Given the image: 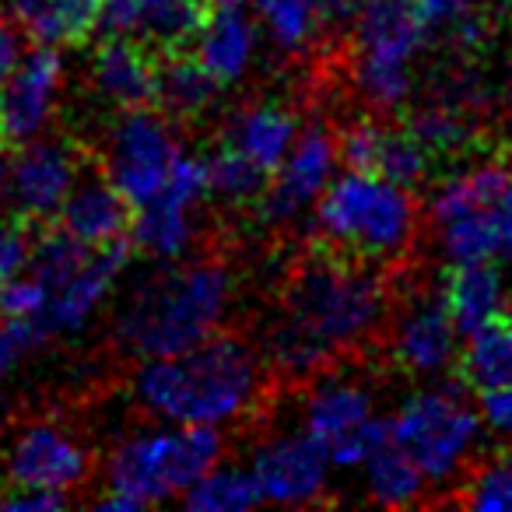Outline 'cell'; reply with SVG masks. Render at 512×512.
<instances>
[{
	"instance_id": "cb8c5ba5",
	"label": "cell",
	"mask_w": 512,
	"mask_h": 512,
	"mask_svg": "<svg viewBox=\"0 0 512 512\" xmlns=\"http://www.w3.org/2000/svg\"><path fill=\"white\" fill-rule=\"evenodd\" d=\"M299 116L281 102H253L228 120L225 144L256 162L264 172H274L299 137Z\"/></svg>"
},
{
	"instance_id": "9c48e42d",
	"label": "cell",
	"mask_w": 512,
	"mask_h": 512,
	"mask_svg": "<svg viewBox=\"0 0 512 512\" xmlns=\"http://www.w3.org/2000/svg\"><path fill=\"white\" fill-rule=\"evenodd\" d=\"M179 158H183V141L176 123L151 106L123 109L120 120L109 127L106 179L127 197L130 207L158 197Z\"/></svg>"
},
{
	"instance_id": "8992f818",
	"label": "cell",
	"mask_w": 512,
	"mask_h": 512,
	"mask_svg": "<svg viewBox=\"0 0 512 512\" xmlns=\"http://www.w3.org/2000/svg\"><path fill=\"white\" fill-rule=\"evenodd\" d=\"M355 29L351 78L362 102L376 113H400L418 88V60L432 46L418 0H362Z\"/></svg>"
},
{
	"instance_id": "5b68a950",
	"label": "cell",
	"mask_w": 512,
	"mask_h": 512,
	"mask_svg": "<svg viewBox=\"0 0 512 512\" xmlns=\"http://www.w3.org/2000/svg\"><path fill=\"white\" fill-rule=\"evenodd\" d=\"M221 428L169 425L144 428L113 446L106 460V491L123 495L137 512L183 498L214 463H221Z\"/></svg>"
},
{
	"instance_id": "484cf974",
	"label": "cell",
	"mask_w": 512,
	"mask_h": 512,
	"mask_svg": "<svg viewBox=\"0 0 512 512\" xmlns=\"http://www.w3.org/2000/svg\"><path fill=\"white\" fill-rule=\"evenodd\" d=\"M362 484L369 502L383 505V509H407V505H418L428 495V477L421 474V467L397 446V442H386L383 449L369 456L362 463Z\"/></svg>"
},
{
	"instance_id": "1f68e13d",
	"label": "cell",
	"mask_w": 512,
	"mask_h": 512,
	"mask_svg": "<svg viewBox=\"0 0 512 512\" xmlns=\"http://www.w3.org/2000/svg\"><path fill=\"white\" fill-rule=\"evenodd\" d=\"M183 505L190 512H249L264 505V495H260V484L249 467L214 463L183 495Z\"/></svg>"
},
{
	"instance_id": "52a82bcc",
	"label": "cell",
	"mask_w": 512,
	"mask_h": 512,
	"mask_svg": "<svg viewBox=\"0 0 512 512\" xmlns=\"http://www.w3.org/2000/svg\"><path fill=\"white\" fill-rule=\"evenodd\" d=\"M390 435L421 467L432 488L453 484L481 449L484 421L460 386H421L390 414Z\"/></svg>"
},
{
	"instance_id": "74e56055",
	"label": "cell",
	"mask_w": 512,
	"mask_h": 512,
	"mask_svg": "<svg viewBox=\"0 0 512 512\" xmlns=\"http://www.w3.org/2000/svg\"><path fill=\"white\" fill-rule=\"evenodd\" d=\"M46 285L39 278H32L29 271L25 274H15V278H8V285H4V295H0V313L4 316H22V320H36L43 316L46 309ZM43 327V323H39Z\"/></svg>"
},
{
	"instance_id": "f6af8a7d",
	"label": "cell",
	"mask_w": 512,
	"mask_h": 512,
	"mask_svg": "<svg viewBox=\"0 0 512 512\" xmlns=\"http://www.w3.org/2000/svg\"><path fill=\"white\" fill-rule=\"evenodd\" d=\"M4 285H8V274L0 271V295H4Z\"/></svg>"
},
{
	"instance_id": "f35d334b",
	"label": "cell",
	"mask_w": 512,
	"mask_h": 512,
	"mask_svg": "<svg viewBox=\"0 0 512 512\" xmlns=\"http://www.w3.org/2000/svg\"><path fill=\"white\" fill-rule=\"evenodd\" d=\"M477 414L484 421V432L498 435V439H512V386L481 390Z\"/></svg>"
},
{
	"instance_id": "30bf717a",
	"label": "cell",
	"mask_w": 512,
	"mask_h": 512,
	"mask_svg": "<svg viewBox=\"0 0 512 512\" xmlns=\"http://www.w3.org/2000/svg\"><path fill=\"white\" fill-rule=\"evenodd\" d=\"M204 197H211L207 158L183 151L165 190L137 207L130 221V246L141 249L148 260H183L197 239V211Z\"/></svg>"
},
{
	"instance_id": "d6986e66",
	"label": "cell",
	"mask_w": 512,
	"mask_h": 512,
	"mask_svg": "<svg viewBox=\"0 0 512 512\" xmlns=\"http://www.w3.org/2000/svg\"><path fill=\"white\" fill-rule=\"evenodd\" d=\"M260 53V22L242 0H207L204 22L193 36V57L225 85H239Z\"/></svg>"
},
{
	"instance_id": "ba28073f",
	"label": "cell",
	"mask_w": 512,
	"mask_h": 512,
	"mask_svg": "<svg viewBox=\"0 0 512 512\" xmlns=\"http://www.w3.org/2000/svg\"><path fill=\"white\" fill-rule=\"evenodd\" d=\"M302 428L327 449L334 470H358L390 435V418H379L372 390L344 372H327L302 404Z\"/></svg>"
},
{
	"instance_id": "2e32d148",
	"label": "cell",
	"mask_w": 512,
	"mask_h": 512,
	"mask_svg": "<svg viewBox=\"0 0 512 512\" xmlns=\"http://www.w3.org/2000/svg\"><path fill=\"white\" fill-rule=\"evenodd\" d=\"M204 11L207 0H102L99 32L169 57L193 43Z\"/></svg>"
},
{
	"instance_id": "d4e9b609",
	"label": "cell",
	"mask_w": 512,
	"mask_h": 512,
	"mask_svg": "<svg viewBox=\"0 0 512 512\" xmlns=\"http://www.w3.org/2000/svg\"><path fill=\"white\" fill-rule=\"evenodd\" d=\"M11 18L36 46H74L99 29L102 0H8Z\"/></svg>"
},
{
	"instance_id": "e0dca14e",
	"label": "cell",
	"mask_w": 512,
	"mask_h": 512,
	"mask_svg": "<svg viewBox=\"0 0 512 512\" xmlns=\"http://www.w3.org/2000/svg\"><path fill=\"white\" fill-rule=\"evenodd\" d=\"M130 264V242H113V246H95L92 256L71 274L50 288V299L39 316L46 334H78L85 330L95 316L102 313L109 299H113L116 285H120L123 271Z\"/></svg>"
},
{
	"instance_id": "83f0119b",
	"label": "cell",
	"mask_w": 512,
	"mask_h": 512,
	"mask_svg": "<svg viewBox=\"0 0 512 512\" xmlns=\"http://www.w3.org/2000/svg\"><path fill=\"white\" fill-rule=\"evenodd\" d=\"M218 92L221 85L211 78V71L183 50L169 53V60L158 67V102H162L169 116L200 120L204 113H211V106L218 102Z\"/></svg>"
},
{
	"instance_id": "f546056e",
	"label": "cell",
	"mask_w": 512,
	"mask_h": 512,
	"mask_svg": "<svg viewBox=\"0 0 512 512\" xmlns=\"http://www.w3.org/2000/svg\"><path fill=\"white\" fill-rule=\"evenodd\" d=\"M428 36L453 46L460 57H477L488 46V18L481 0H418Z\"/></svg>"
},
{
	"instance_id": "ab89813d",
	"label": "cell",
	"mask_w": 512,
	"mask_h": 512,
	"mask_svg": "<svg viewBox=\"0 0 512 512\" xmlns=\"http://www.w3.org/2000/svg\"><path fill=\"white\" fill-rule=\"evenodd\" d=\"M67 505L64 491L50 488H11L8 495L0 498V509L4 512H57Z\"/></svg>"
},
{
	"instance_id": "7a4b0ae2",
	"label": "cell",
	"mask_w": 512,
	"mask_h": 512,
	"mask_svg": "<svg viewBox=\"0 0 512 512\" xmlns=\"http://www.w3.org/2000/svg\"><path fill=\"white\" fill-rule=\"evenodd\" d=\"M232 306V271L218 260H151L113 306V341L137 362L169 358L218 334Z\"/></svg>"
},
{
	"instance_id": "e575fe53",
	"label": "cell",
	"mask_w": 512,
	"mask_h": 512,
	"mask_svg": "<svg viewBox=\"0 0 512 512\" xmlns=\"http://www.w3.org/2000/svg\"><path fill=\"white\" fill-rule=\"evenodd\" d=\"M207 176H211V197L228 200V204H256V197L264 193L271 172H264L256 162H249L242 151L221 144L207 158Z\"/></svg>"
},
{
	"instance_id": "7c38bea8",
	"label": "cell",
	"mask_w": 512,
	"mask_h": 512,
	"mask_svg": "<svg viewBox=\"0 0 512 512\" xmlns=\"http://www.w3.org/2000/svg\"><path fill=\"white\" fill-rule=\"evenodd\" d=\"M81 179V158L67 141L32 137L8 158L4 204L22 221H50Z\"/></svg>"
},
{
	"instance_id": "ffe728a7",
	"label": "cell",
	"mask_w": 512,
	"mask_h": 512,
	"mask_svg": "<svg viewBox=\"0 0 512 512\" xmlns=\"http://www.w3.org/2000/svg\"><path fill=\"white\" fill-rule=\"evenodd\" d=\"M337 148H341V162L348 169L379 172L407 190H418L435 162L425 151V144L407 127H390V123L376 120H362L351 130H344L337 137Z\"/></svg>"
},
{
	"instance_id": "836d02e7",
	"label": "cell",
	"mask_w": 512,
	"mask_h": 512,
	"mask_svg": "<svg viewBox=\"0 0 512 512\" xmlns=\"http://www.w3.org/2000/svg\"><path fill=\"white\" fill-rule=\"evenodd\" d=\"M477 123H481L477 113H467V109L449 106V102L439 99H428L421 109H414L407 130L425 144L428 155L439 158V155H460V151H467L477 137Z\"/></svg>"
},
{
	"instance_id": "b9f144b4",
	"label": "cell",
	"mask_w": 512,
	"mask_h": 512,
	"mask_svg": "<svg viewBox=\"0 0 512 512\" xmlns=\"http://www.w3.org/2000/svg\"><path fill=\"white\" fill-rule=\"evenodd\" d=\"M495 221H498V239H502L498 256H502L505 264H512V179L505 183L502 197L495 204Z\"/></svg>"
},
{
	"instance_id": "7bdbcfd3",
	"label": "cell",
	"mask_w": 512,
	"mask_h": 512,
	"mask_svg": "<svg viewBox=\"0 0 512 512\" xmlns=\"http://www.w3.org/2000/svg\"><path fill=\"white\" fill-rule=\"evenodd\" d=\"M316 4H320L323 25H351V18L362 8V0H316Z\"/></svg>"
},
{
	"instance_id": "d590c367",
	"label": "cell",
	"mask_w": 512,
	"mask_h": 512,
	"mask_svg": "<svg viewBox=\"0 0 512 512\" xmlns=\"http://www.w3.org/2000/svg\"><path fill=\"white\" fill-rule=\"evenodd\" d=\"M460 502L477 512H512V449L488 456L463 484Z\"/></svg>"
},
{
	"instance_id": "5bb4252c",
	"label": "cell",
	"mask_w": 512,
	"mask_h": 512,
	"mask_svg": "<svg viewBox=\"0 0 512 512\" xmlns=\"http://www.w3.org/2000/svg\"><path fill=\"white\" fill-rule=\"evenodd\" d=\"M64 88V57L57 46H36L0 81V148L39 137L53 120Z\"/></svg>"
},
{
	"instance_id": "4fadbf2b",
	"label": "cell",
	"mask_w": 512,
	"mask_h": 512,
	"mask_svg": "<svg viewBox=\"0 0 512 512\" xmlns=\"http://www.w3.org/2000/svg\"><path fill=\"white\" fill-rule=\"evenodd\" d=\"M253 470L260 495L267 505L281 509H302L327 498L330 481H334V463L327 449L302 428V432H281L260 442L253 453Z\"/></svg>"
},
{
	"instance_id": "ee69618b",
	"label": "cell",
	"mask_w": 512,
	"mask_h": 512,
	"mask_svg": "<svg viewBox=\"0 0 512 512\" xmlns=\"http://www.w3.org/2000/svg\"><path fill=\"white\" fill-rule=\"evenodd\" d=\"M502 67H505V78H509V85H512V29H509V36H505V50H502Z\"/></svg>"
},
{
	"instance_id": "8fae6325",
	"label": "cell",
	"mask_w": 512,
	"mask_h": 512,
	"mask_svg": "<svg viewBox=\"0 0 512 512\" xmlns=\"http://www.w3.org/2000/svg\"><path fill=\"white\" fill-rule=\"evenodd\" d=\"M337 165H341V148H337L334 130L323 123L299 130L285 162L271 172L264 193L256 197L260 221L264 225H292L306 211H313L323 190L334 183Z\"/></svg>"
},
{
	"instance_id": "4316f807",
	"label": "cell",
	"mask_w": 512,
	"mask_h": 512,
	"mask_svg": "<svg viewBox=\"0 0 512 512\" xmlns=\"http://www.w3.org/2000/svg\"><path fill=\"white\" fill-rule=\"evenodd\" d=\"M509 179H512V172H509V165H502V162H481V165H470V169L456 172V176H446L432 190V197H428V218H432V225H435V221L456 218V214L495 207Z\"/></svg>"
},
{
	"instance_id": "603a6c76",
	"label": "cell",
	"mask_w": 512,
	"mask_h": 512,
	"mask_svg": "<svg viewBox=\"0 0 512 512\" xmlns=\"http://www.w3.org/2000/svg\"><path fill=\"white\" fill-rule=\"evenodd\" d=\"M449 313H453L460 334L488 327L491 320H502L509 306V285L495 260H474V264H456L442 288Z\"/></svg>"
},
{
	"instance_id": "6da1fadb",
	"label": "cell",
	"mask_w": 512,
	"mask_h": 512,
	"mask_svg": "<svg viewBox=\"0 0 512 512\" xmlns=\"http://www.w3.org/2000/svg\"><path fill=\"white\" fill-rule=\"evenodd\" d=\"M386 320V285L362 260L309 256L292 271L267 327V362L285 376H316L365 344Z\"/></svg>"
},
{
	"instance_id": "ac0fdd59",
	"label": "cell",
	"mask_w": 512,
	"mask_h": 512,
	"mask_svg": "<svg viewBox=\"0 0 512 512\" xmlns=\"http://www.w3.org/2000/svg\"><path fill=\"white\" fill-rule=\"evenodd\" d=\"M88 449L53 421L29 425L8 453V477L15 488H50L71 495L88 481Z\"/></svg>"
},
{
	"instance_id": "3957f363",
	"label": "cell",
	"mask_w": 512,
	"mask_h": 512,
	"mask_svg": "<svg viewBox=\"0 0 512 512\" xmlns=\"http://www.w3.org/2000/svg\"><path fill=\"white\" fill-rule=\"evenodd\" d=\"M130 390L155 421L225 428L260 404L264 362L242 337L211 334L179 355L141 362Z\"/></svg>"
},
{
	"instance_id": "8d00e7d4",
	"label": "cell",
	"mask_w": 512,
	"mask_h": 512,
	"mask_svg": "<svg viewBox=\"0 0 512 512\" xmlns=\"http://www.w3.org/2000/svg\"><path fill=\"white\" fill-rule=\"evenodd\" d=\"M46 330L36 320H22V316H8L0 323V379L11 376L25 358L36 348L46 344Z\"/></svg>"
},
{
	"instance_id": "60d3db41",
	"label": "cell",
	"mask_w": 512,
	"mask_h": 512,
	"mask_svg": "<svg viewBox=\"0 0 512 512\" xmlns=\"http://www.w3.org/2000/svg\"><path fill=\"white\" fill-rule=\"evenodd\" d=\"M22 36H25V32L18 29V22H15V18L0 15V81L8 78V74L18 67V60L25 57Z\"/></svg>"
},
{
	"instance_id": "44dd1931",
	"label": "cell",
	"mask_w": 512,
	"mask_h": 512,
	"mask_svg": "<svg viewBox=\"0 0 512 512\" xmlns=\"http://www.w3.org/2000/svg\"><path fill=\"white\" fill-rule=\"evenodd\" d=\"M158 60L148 46L130 39H106L92 57V88L102 102L123 109H144L158 102Z\"/></svg>"
},
{
	"instance_id": "7402d4cb",
	"label": "cell",
	"mask_w": 512,
	"mask_h": 512,
	"mask_svg": "<svg viewBox=\"0 0 512 512\" xmlns=\"http://www.w3.org/2000/svg\"><path fill=\"white\" fill-rule=\"evenodd\" d=\"M60 228L88 246H113L130 235V204L109 179H78L60 207Z\"/></svg>"
},
{
	"instance_id": "f1b7e54d",
	"label": "cell",
	"mask_w": 512,
	"mask_h": 512,
	"mask_svg": "<svg viewBox=\"0 0 512 512\" xmlns=\"http://www.w3.org/2000/svg\"><path fill=\"white\" fill-rule=\"evenodd\" d=\"M460 372L467 386L481 390H498L512 386V320H491L488 327L467 334V344L460 351Z\"/></svg>"
},
{
	"instance_id": "9a60e30c",
	"label": "cell",
	"mask_w": 512,
	"mask_h": 512,
	"mask_svg": "<svg viewBox=\"0 0 512 512\" xmlns=\"http://www.w3.org/2000/svg\"><path fill=\"white\" fill-rule=\"evenodd\" d=\"M460 327L442 295H414L393 320L390 348L407 376L442 379L460 362Z\"/></svg>"
},
{
	"instance_id": "4dcf8cb0",
	"label": "cell",
	"mask_w": 512,
	"mask_h": 512,
	"mask_svg": "<svg viewBox=\"0 0 512 512\" xmlns=\"http://www.w3.org/2000/svg\"><path fill=\"white\" fill-rule=\"evenodd\" d=\"M249 11L256 15L260 29L267 32L274 50L302 53L313 46L323 29V15L316 0H249Z\"/></svg>"
},
{
	"instance_id": "d6a6232c",
	"label": "cell",
	"mask_w": 512,
	"mask_h": 512,
	"mask_svg": "<svg viewBox=\"0 0 512 512\" xmlns=\"http://www.w3.org/2000/svg\"><path fill=\"white\" fill-rule=\"evenodd\" d=\"M435 242H439V253L446 256L449 267L474 264V260H495L498 246H502V239H498L495 207L435 221Z\"/></svg>"
},
{
	"instance_id": "277c9868",
	"label": "cell",
	"mask_w": 512,
	"mask_h": 512,
	"mask_svg": "<svg viewBox=\"0 0 512 512\" xmlns=\"http://www.w3.org/2000/svg\"><path fill=\"white\" fill-rule=\"evenodd\" d=\"M313 211L323 239L362 264L400 260L418 235L414 190L379 172L348 169L334 176Z\"/></svg>"
}]
</instances>
